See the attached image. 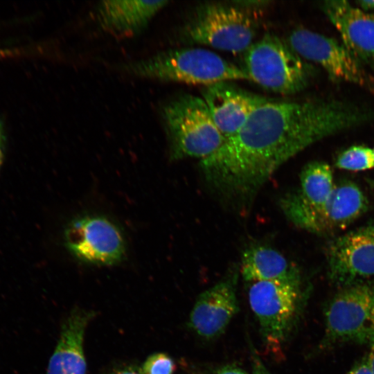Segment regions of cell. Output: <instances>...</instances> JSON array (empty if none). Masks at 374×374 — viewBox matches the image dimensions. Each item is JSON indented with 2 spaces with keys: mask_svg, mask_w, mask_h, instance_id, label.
Listing matches in <instances>:
<instances>
[{
  "mask_svg": "<svg viewBox=\"0 0 374 374\" xmlns=\"http://www.w3.org/2000/svg\"><path fill=\"white\" fill-rule=\"evenodd\" d=\"M286 217L297 227L319 235L342 230L368 209V202L360 188L348 180L335 184L328 200L318 207L301 202L294 193L281 199Z\"/></svg>",
  "mask_w": 374,
  "mask_h": 374,
  "instance_id": "cell-7",
  "label": "cell"
},
{
  "mask_svg": "<svg viewBox=\"0 0 374 374\" xmlns=\"http://www.w3.org/2000/svg\"><path fill=\"white\" fill-rule=\"evenodd\" d=\"M328 274L345 287L374 276V220L332 240L326 251Z\"/></svg>",
  "mask_w": 374,
  "mask_h": 374,
  "instance_id": "cell-11",
  "label": "cell"
},
{
  "mask_svg": "<svg viewBox=\"0 0 374 374\" xmlns=\"http://www.w3.org/2000/svg\"><path fill=\"white\" fill-rule=\"evenodd\" d=\"M121 68L139 78L204 87L222 81L249 80L240 66L201 48L168 50L125 63Z\"/></svg>",
  "mask_w": 374,
  "mask_h": 374,
  "instance_id": "cell-2",
  "label": "cell"
},
{
  "mask_svg": "<svg viewBox=\"0 0 374 374\" xmlns=\"http://www.w3.org/2000/svg\"><path fill=\"white\" fill-rule=\"evenodd\" d=\"M258 28L253 12L234 1L206 3L197 8L183 28L181 38L188 43L244 53L253 43Z\"/></svg>",
  "mask_w": 374,
  "mask_h": 374,
  "instance_id": "cell-5",
  "label": "cell"
},
{
  "mask_svg": "<svg viewBox=\"0 0 374 374\" xmlns=\"http://www.w3.org/2000/svg\"><path fill=\"white\" fill-rule=\"evenodd\" d=\"M373 156H374V149L373 150Z\"/></svg>",
  "mask_w": 374,
  "mask_h": 374,
  "instance_id": "cell-30",
  "label": "cell"
},
{
  "mask_svg": "<svg viewBox=\"0 0 374 374\" xmlns=\"http://www.w3.org/2000/svg\"><path fill=\"white\" fill-rule=\"evenodd\" d=\"M374 120V110L337 100H269L210 157L199 161L213 193L247 207L283 163L310 145Z\"/></svg>",
  "mask_w": 374,
  "mask_h": 374,
  "instance_id": "cell-1",
  "label": "cell"
},
{
  "mask_svg": "<svg viewBox=\"0 0 374 374\" xmlns=\"http://www.w3.org/2000/svg\"><path fill=\"white\" fill-rule=\"evenodd\" d=\"M335 166L342 170L362 171L374 167L373 150L363 146H351L341 152L336 159Z\"/></svg>",
  "mask_w": 374,
  "mask_h": 374,
  "instance_id": "cell-19",
  "label": "cell"
},
{
  "mask_svg": "<svg viewBox=\"0 0 374 374\" xmlns=\"http://www.w3.org/2000/svg\"><path fill=\"white\" fill-rule=\"evenodd\" d=\"M238 270H230L220 280L201 293L191 310L189 328L200 338L213 340L222 335L239 310Z\"/></svg>",
  "mask_w": 374,
  "mask_h": 374,
  "instance_id": "cell-12",
  "label": "cell"
},
{
  "mask_svg": "<svg viewBox=\"0 0 374 374\" xmlns=\"http://www.w3.org/2000/svg\"><path fill=\"white\" fill-rule=\"evenodd\" d=\"M110 374H143L141 368L136 366H127L119 368Z\"/></svg>",
  "mask_w": 374,
  "mask_h": 374,
  "instance_id": "cell-24",
  "label": "cell"
},
{
  "mask_svg": "<svg viewBox=\"0 0 374 374\" xmlns=\"http://www.w3.org/2000/svg\"><path fill=\"white\" fill-rule=\"evenodd\" d=\"M346 374H373V373L366 359L355 366Z\"/></svg>",
  "mask_w": 374,
  "mask_h": 374,
  "instance_id": "cell-23",
  "label": "cell"
},
{
  "mask_svg": "<svg viewBox=\"0 0 374 374\" xmlns=\"http://www.w3.org/2000/svg\"><path fill=\"white\" fill-rule=\"evenodd\" d=\"M248 300L267 350L280 351L296 321L301 301V279L250 283Z\"/></svg>",
  "mask_w": 374,
  "mask_h": 374,
  "instance_id": "cell-6",
  "label": "cell"
},
{
  "mask_svg": "<svg viewBox=\"0 0 374 374\" xmlns=\"http://www.w3.org/2000/svg\"><path fill=\"white\" fill-rule=\"evenodd\" d=\"M3 141H4V136H3V127H2L1 123H0V168L3 162Z\"/></svg>",
  "mask_w": 374,
  "mask_h": 374,
  "instance_id": "cell-26",
  "label": "cell"
},
{
  "mask_svg": "<svg viewBox=\"0 0 374 374\" xmlns=\"http://www.w3.org/2000/svg\"><path fill=\"white\" fill-rule=\"evenodd\" d=\"M240 271L249 283L301 279L295 265L276 249L263 245L251 246L243 252Z\"/></svg>",
  "mask_w": 374,
  "mask_h": 374,
  "instance_id": "cell-17",
  "label": "cell"
},
{
  "mask_svg": "<svg viewBox=\"0 0 374 374\" xmlns=\"http://www.w3.org/2000/svg\"><path fill=\"white\" fill-rule=\"evenodd\" d=\"M325 321L330 340L370 342L374 335V285L358 282L343 287L330 301Z\"/></svg>",
  "mask_w": 374,
  "mask_h": 374,
  "instance_id": "cell-8",
  "label": "cell"
},
{
  "mask_svg": "<svg viewBox=\"0 0 374 374\" xmlns=\"http://www.w3.org/2000/svg\"><path fill=\"white\" fill-rule=\"evenodd\" d=\"M367 184L370 186V187L374 190V180L371 179H366Z\"/></svg>",
  "mask_w": 374,
  "mask_h": 374,
  "instance_id": "cell-28",
  "label": "cell"
},
{
  "mask_svg": "<svg viewBox=\"0 0 374 374\" xmlns=\"http://www.w3.org/2000/svg\"><path fill=\"white\" fill-rule=\"evenodd\" d=\"M359 6L363 9L374 8V1H360Z\"/></svg>",
  "mask_w": 374,
  "mask_h": 374,
  "instance_id": "cell-27",
  "label": "cell"
},
{
  "mask_svg": "<svg viewBox=\"0 0 374 374\" xmlns=\"http://www.w3.org/2000/svg\"><path fill=\"white\" fill-rule=\"evenodd\" d=\"M3 53H4V51H1V50H0V55H3Z\"/></svg>",
  "mask_w": 374,
  "mask_h": 374,
  "instance_id": "cell-29",
  "label": "cell"
},
{
  "mask_svg": "<svg viewBox=\"0 0 374 374\" xmlns=\"http://www.w3.org/2000/svg\"><path fill=\"white\" fill-rule=\"evenodd\" d=\"M95 312L75 308L63 322L60 337L51 355L46 374H86L84 353L86 328Z\"/></svg>",
  "mask_w": 374,
  "mask_h": 374,
  "instance_id": "cell-15",
  "label": "cell"
},
{
  "mask_svg": "<svg viewBox=\"0 0 374 374\" xmlns=\"http://www.w3.org/2000/svg\"><path fill=\"white\" fill-rule=\"evenodd\" d=\"M240 66L260 87L281 94H293L306 87L313 69L286 41L267 34L242 55Z\"/></svg>",
  "mask_w": 374,
  "mask_h": 374,
  "instance_id": "cell-4",
  "label": "cell"
},
{
  "mask_svg": "<svg viewBox=\"0 0 374 374\" xmlns=\"http://www.w3.org/2000/svg\"><path fill=\"white\" fill-rule=\"evenodd\" d=\"M330 166L322 161L307 164L300 175V188L294 195L303 204L318 207L330 196L334 187Z\"/></svg>",
  "mask_w": 374,
  "mask_h": 374,
  "instance_id": "cell-18",
  "label": "cell"
},
{
  "mask_svg": "<svg viewBox=\"0 0 374 374\" xmlns=\"http://www.w3.org/2000/svg\"><path fill=\"white\" fill-rule=\"evenodd\" d=\"M64 243L75 259L97 265L118 264L126 251L118 226L98 215H81L69 222L64 231Z\"/></svg>",
  "mask_w": 374,
  "mask_h": 374,
  "instance_id": "cell-9",
  "label": "cell"
},
{
  "mask_svg": "<svg viewBox=\"0 0 374 374\" xmlns=\"http://www.w3.org/2000/svg\"><path fill=\"white\" fill-rule=\"evenodd\" d=\"M168 1H102L96 8L97 20L105 31L130 37L141 33Z\"/></svg>",
  "mask_w": 374,
  "mask_h": 374,
  "instance_id": "cell-16",
  "label": "cell"
},
{
  "mask_svg": "<svg viewBox=\"0 0 374 374\" xmlns=\"http://www.w3.org/2000/svg\"><path fill=\"white\" fill-rule=\"evenodd\" d=\"M367 361L374 374V335L370 341V352Z\"/></svg>",
  "mask_w": 374,
  "mask_h": 374,
  "instance_id": "cell-25",
  "label": "cell"
},
{
  "mask_svg": "<svg viewBox=\"0 0 374 374\" xmlns=\"http://www.w3.org/2000/svg\"><path fill=\"white\" fill-rule=\"evenodd\" d=\"M176 365L167 354L157 353L149 356L141 369L143 374H173Z\"/></svg>",
  "mask_w": 374,
  "mask_h": 374,
  "instance_id": "cell-20",
  "label": "cell"
},
{
  "mask_svg": "<svg viewBox=\"0 0 374 374\" xmlns=\"http://www.w3.org/2000/svg\"><path fill=\"white\" fill-rule=\"evenodd\" d=\"M322 7L346 48L360 62L374 66V14L344 0L326 1Z\"/></svg>",
  "mask_w": 374,
  "mask_h": 374,
  "instance_id": "cell-14",
  "label": "cell"
},
{
  "mask_svg": "<svg viewBox=\"0 0 374 374\" xmlns=\"http://www.w3.org/2000/svg\"><path fill=\"white\" fill-rule=\"evenodd\" d=\"M251 357L252 374H271L260 357L253 350H251Z\"/></svg>",
  "mask_w": 374,
  "mask_h": 374,
  "instance_id": "cell-21",
  "label": "cell"
},
{
  "mask_svg": "<svg viewBox=\"0 0 374 374\" xmlns=\"http://www.w3.org/2000/svg\"><path fill=\"white\" fill-rule=\"evenodd\" d=\"M211 374H248L242 368L233 364L216 368Z\"/></svg>",
  "mask_w": 374,
  "mask_h": 374,
  "instance_id": "cell-22",
  "label": "cell"
},
{
  "mask_svg": "<svg viewBox=\"0 0 374 374\" xmlns=\"http://www.w3.org/2000/svg\"><path fill=\"white\" fill-rule=\"evenodd\" d=\"M162 118L173 160L201 161L225 141L200 96L185 93L175 97L163 106Z\"/></svg>",
  "mask_w": 374,
  "mask_h": 374,
  "instance_id": "cell-3",
  "label": "cell"
},
{
  "mask_svg": "<svg viewBox=\"0 0 374 374\" xmlns=\"http://www.w3.org/2000/svg\"><path fill=\"white\" fill-rule=\"evenodd\" d=\"M287 42L303 59L322 67L331 79L373 89L362 63L337 40L298 28L289 35Z\"/></svg>",
  "mask_w": 374,
  "mask_h": 374,
  "instance_id": "cell-10",
  "label": "cell"
},
{
  "mask_svg": "<svg viewBox=\"0 0 374 374\" xmlns=\"http://www.w3.org/2000/svg\"><path fill=\"white\" fill-rule=\"evenodd\" d=\"M231 82L222 81L204 86L201 96L225 141L240 130L258 107L270 100L242 89Z\"/></svg>",
  "mask_w": 374,
  "mask_h": 374,
  "instance_id": "cell-13",
  "label": "cell"
}]
</instances>
